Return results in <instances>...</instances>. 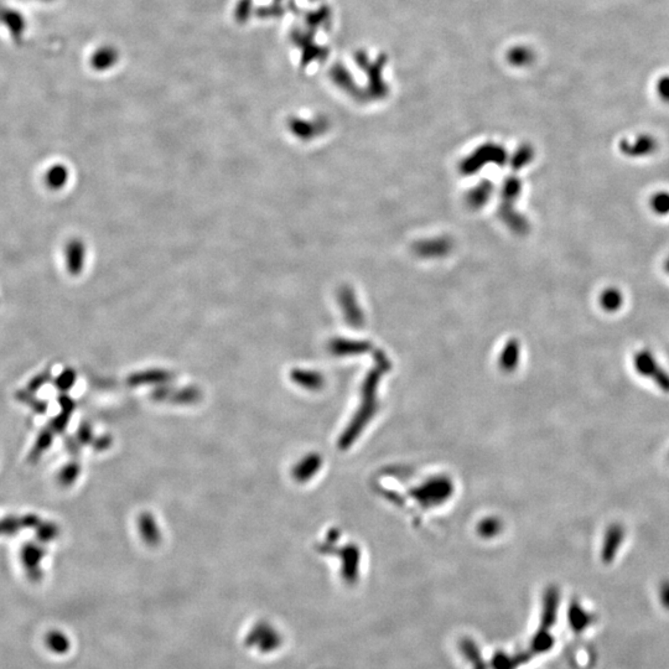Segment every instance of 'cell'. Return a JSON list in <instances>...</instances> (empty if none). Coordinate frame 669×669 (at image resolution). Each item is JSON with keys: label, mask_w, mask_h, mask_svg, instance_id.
<instances>
[{"label": "cell", "mask_w": 669, "mask_h": 669, "mask_svg": "<svg viewBox=\"0 0 669 669\" xmlns=\"http://www.w3.org/2000/svg\"><path fill=\"white\" fill-rule=\"evenodd\" d=\"M247 642L249 646L257 647L259 651L272 652L280 644V637L272 626L268 623H259L249 633Z\"/></svg>", "instance_id": "3957f363"}, {"label": "cell", "mask_w": 669, "mask_h": 669, "mask_svg": "<svg viewBox=\"0 0 669 669\" xmlns=\"http://www.w3.org/2000/svg\"><path fill=\"white\" fill-rule=\"evenodd\" d=\"M70 414H71V413L62 411L61 414L52 420V427H54L55 430H57V432H62V430L66 427L68 420H70Z\"/></svg>", "instance_id": "7402d4cb"}, {"label": "cell", "mask_w": 669, "mask_h": 669, "mask_svg": "<svg viewBox=\"0 0 669 669\" xmlns=\"http://www.w3.org/2000/svg\"><path fill=\"white\" fill-rule=\"evenodd\" d=\"M37 534L39 538L44 542H49L56 538L58 534V530L55 525H37Z\"/></svg>", "instance_id": "ffe728a7"}, {"label": "cell", "mask_w": 669, "mask_h": 669, "mask_svg": "<svg viewBox=\"0 0 669 669\" xmlns=\"http://www.w3.org/2000/svg\"><path fill=\"white\" fill-rule=\"evenodd\" d=\"M51 440L52 437L50 432H42V434H40V437H39V439H37V446L34 448L32 453H31V458H40V455H42L44 451H46L47 449H49V446H50Z\"/></svg>", "instance_id": "2e32d148"}, {"label": "cell", "mask_w": 669, "mask_h": 669, "mask_svg": "<svg viewBox=\"0 0 669 669\" xmlns=\"http://www.w3.org/2000/svg\"><path fill=\"white\" fill-rule=\"evenodd\" d=\"M153 396L156 401H171L180 404H190L200 399L201 392L194 387L184 388L180 391H174L169 387H159L154 392Z\"/></svg>", "instance_id": "52a82bcc"}, {"label": "cell", "mask_w": 669, "mask_h": 669, "mask_svg": "<svg viewBox=\"0 0 669 669\" xmlns=\"http://www.w3.org/2000/svg\"><path fill=\"white\" fill-rule=\"evenodd\" d=\"M49 181H50V184H51V186H54V187H61L63 184H66V168H62V166L54 168L51 173H50V175H49Z\"/></svg>", "instance_id": "ac0fdd59"}, {"label": "cell", "mask_w": 669, "mask_h": 669, "mask_svg": "<svg viewBox=\"0 0 669 669\" xmlns=\"http://www.w3.org/2000/svg\"><path fill=\"white\" fill-rule=\"evenodd\" d=\"M600 305L608 313H616L623 305V294L620 289H605L600 295Z\"/></svg>", "instance_id": "8fae6325"}, {"label": "cell", "mask_w": 669, "mask_h": 669, "mask_svg": "<svg viewBox=\"0 0 669 669\" xmlns=\"http://www.w3.org/2000/svg\"><path fill=\"white\" fill-rule=\"evenodd\" d=\"M316 463H315V458H309L305 460L304 463H300L298 465L295 470H294V476L296 479L303 481V480H306L308 477H310L311 473H314L315 468H316Z\"/></svg>", "instance_id": "9a60e30c"}, {"label": "cell", "mask_w": 669, "mask_h": 669, "mask_svg": "<svg viewBox=\"0 0 669 669\" xmlns=\"http://www.w3.org/2000/svg\"><path fill=\"white\" fill-rule=\"evenodd\" d=\"M75 382H76V372L73 371V370H66V371L62 372L61 375L57 378V388H60L61 391H68L73 386Z\"/></svg>", "instance_id": "e0dca14e"}, {"label": "cell", "mask_w": 669, "mask_h": 669, "mask_svg": "<svg viewBox=\"0 0 669 669\" xmlns=\"http://www.w3.org/2000/svg\"><path fill=\"white\" fill-rule=\"evenodd\" d=\"M658 599L662 608L669 611V579H664L659 584Z\"/></svg>", "instance_id": "44dd1931"}, {"label": "cell", "mask_w": 669, "mask_h": 669, "mask_svg": "<svg viewBox=\"0 0 669 669\" xmlns=\"http://www.w3.org/2000/svg\"><path fill=\"white\" fill-rule=\"evenodd\" d=\"M80 471H81V468H80L78 463H68L65 468H62L61 473H60V476H58L60 484L62 486H71L78 479Z\"/></svg>", "instance_id": "5bb4252c"}, {"label": "cell", "mask_w": 669, "mask_h": 669, "mask_svg": "<svg viewBox=\"0 0 669 669\" xmlns=\"http://www.w3.org/2000/svg\"><path fill=\"white\" fill-rule=\"evenodd\" d=\"M568 618H569V623H570L573 631L577 633L587 631V628L592 627L597 620L596 615L584 608L582 602L577 601V600H574L570 604Z\"/></svg>", "instance_id": "5b68a950"}, {"label": "cell", "mask_w": 669, "mask_h": 669, "mask_svg": "<svg viewBox=\"0 0 669 669\" xmlns=\"http://www.w3.org/2000/svg\"><path fill=\"white\" fill-rule=\"evenodd\" d=\"M85 253H86V249L83 247L82 242L73 241L68 244V247H67V263H68V269H70L71 273L78 274L82 270Z\"/></svg>", "instance_id": "30bf717a"}, {"label": "cell", "mask_w": 669, "mask_h": 669, "mask_svg": "<svg viewBox=\"0 0 669 669\" xmlns=\"http://www.w3.org/2000/svg\"><path fill=\"white\" fill-rule=\"evenodd\" d=\"M626 538V530L620 523H613L608 527L602 539L600 558L604 564H611L616 559L618 551L623 546Z\"/></svg>", "instance_id": "7a4b0ae2"}, {"label": "cell", "mask_w": 669, "mask_h": 669, "mask_svg": "<svg viewBox=\"0 0 669 669\" xmlns=\"http://www.w3.org/2000/svg\"><path fill=\"white\" fill-rule=\"evenodd\" d=\"M138 528H139L140 537L142 539L150 546H155L159 544L161 541V534H160L159 527L155 520L154 517L150 515L149 512L142 513L138 520Z\"/></svg>", "instance_id": "9c48e42d"}, {"label": "cell", "mask_w": 669, "mask_h": 669, "mask_svg": "<svg viewBox=\"0 0 669 669\" xmlns=\"http://www.w3.org/2000/svg\"><path fill=\"white\" fill-rule=\"evenodd\" d=\"M78 439L81 443H89L92 439V429L88 425H82L78 430Z\"/></svg>", "instance_id": "603a6c76"}, {"label": "cell", "mask_w": 669, "mask_h": 669, "mask_svg": "<svg viewBox=\"0 0 669 669\" xmlns=\"http://www.w3.org/2000/svg\"><path fill=\"white\" fill-rule=\"evenodd\" d=\"M45 642H46L47 649L56 654H67L71 649V641L65 633L58 630H52L47 633Z\"/></svg>", "instance_id": "7c38bea8"}, {"label": "cell", "mask_w": 669, "mask_h": 669, "mask_svg": "<svg viewBox=\"0 0 669 669\" xmlns=\"http://www.w3.org/2000/svg\"><path fill=\"white\" fill-rule=\"evenodd\" d=\"M173 376L169 371L165 370H146V371L137 372L128 377L129 386L138 387L143 384H163L170 381Z\"/></svg>", "instance_id": "ba28073f"}, {"label": "cell", "mask_w": 669, "mask_h": 669, "mask_svg": "<svg viewBox=\"0 0 669 669\" xmlns=\"http://www.w3.org/2000/svg\"><path fill=\"white\" fill-rule=\"evenodd\" d=\"M111 438L109 437H102V438L98 439V444H96V448L101 449V450H104V449L108 448L111 445Z\"/></svg>", "instance_id": "cb8c5ba5"}, {"label": "cell", "mask_w": 669, "mask_h": 669, "mask_svg": "<svg viewBox=\"0 0 669 669\" xmlns=\"http://www.w3.org/2000/svg\"><path fill=\"white\" fill-rule=\"evenodd\" d=\"M21 527H24L23 520L6 518V520H0V534H11L14 532H18Z\"/></svg>", "instance_id": "d6986e66"}, {"label": "cell", "mask_w": 669, "mask_h": 669, "mask_svg": "<svg viewBox=\"0 0 669 669\" xmlns=\"http://www.w3.org/2000/svg\"><path fill=\"white\" fill-rule=\"evenodd\" d=\"M42 558H44V551L40 546L26 544L21 551L23 565L25 568L27 577H30L32 582H39L42 579V572L40 569V563Z\"/></svg>", "instance_id": "8992f818"}, {"label": "cell", "mask_w": 669, "mask_h": 669, "mask_svg": "<svg viewBox=\"0 0 669 669\" xmlns=\"http://www.w3.org/2000/svg\"><path fill=\"white\" fill-rule=\"evenodd\" d=\"M633 367L639 376L654 382L663 393H669V373L659 365L652 351H637L633 356Z\"/></svg>", "instance_id": "6da1fadb"}, {"label": "cell", "mask_w": 669, "mask_h": 669, "mask_svg": "<svg viewBox=\"0 0 669 669\" xmlns=\"http://www.w3.org/2000/svg\"><path fill=\"white\" fill-rule=\"evenodd\" d=\"M663 268L664 272H665V273L668 274L669 275V257L667 258L665 261H664Z\"/></svg>", "instance_id": "d4e9b609"}, {"label": "cell", "mask_w": 669, "mask_h": 669, "mask_svg": "<svg viewBox=\"0 0 669 669\" xmlns=\"http://www.w3.org/2000/svg\"><path fill=\"white\" fill-rule=\"evenodd\" d=\"M620 151L628 158H644L652 155L658 150V142L651 135H639L634 140H623L620 145Z\"/></svg>", "instance_id": "277c9868"}, {"label": "cell", "mask_w": 669, "mask_h": 669, "mask_svg": "<svg viewBox=\"0 0 669 669\" xmlns=\"http://www.w3.org/2000/svg\"><path fill=\"white\" fill-rule=\"evenodd\" d=\"M652 211L659 216L669 215V192L668 191H658L656 192L649 201Z\"/></svg>", "instance_id": "4fadbf2b"}]
</instances>
